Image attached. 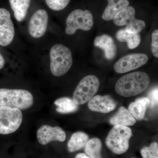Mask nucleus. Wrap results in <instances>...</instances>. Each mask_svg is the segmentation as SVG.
I'll use <instances>...</instances> for the list:
<instances>
[{
  "label": "nucleus",
  "mask_w": 158,
  "mask_h": 158,
  "mask_svg": "<svg viewBox=\"0 0 158 158\" xmlns=\"http://www.w3.org/2000/svg\"><path fill=\"white\" fill-rule=\"evenodd\" d=\"M135 9L128 6L119 11L113 18V22L117 26L127 25L135 19Z\"/></svg>",
  "instance_id": "nucleus-19"
},
{
  "label": "nucleus",
  "mask_w": 158,
  "mask_h": 158,
  "mask_svg": "<svg viewBox=\"0 0 158 158\" xmlns=\"http://www.w3.org/2000/svg\"><path fill=\"white\" fill-rule=\"evenodd\" d=\"M50 70L55 77L64 75L73 65L72 55L68 48L62 44H55L50 52Z\"/></svg>",
  "instance_id": "nucleus-3"
},
{
  "label": "nucleus",
  "mask_w": 158,
  "mask_h": 158,
  "mask_svg": "<svg viewBox=\"0 0 158 158\" xmlns=\"http://www.w3.org/2000/svg\"><path fill=\"white\" fill-rule=\"evenodd\" d=\"M70 0H45L49 8L54 11H60L65 9Z\"/></svg>",
  "instance_id": "nucleus-25"
},
{
  "label": "nucleus",
  "mask_w": 158,
  "mask_h": 158,
  "mask_svg": "<svg viewBox=\"0 0 158 158\" xmlns=\"http://www.w3.org/2000/svg\"><path fill=\"white\" fill-rule=\"evenodd\" d=\"M132 135L131 130L128 127L115 125L107 136L106 145L114 153L122 154L128 149Z\"/></svg>",
  "instance_id": "nucleus-4"
},
{
  "label": "nucleus",
  "mask_w": 158,
  "mask_h": 158,
  "mask_svg": "<svg viewBox=\"0 0 158 158\" xmlns=\"http://www.w3.org/2000/svg\"><path fill=\"white\" fill-rule=\"evenodd\" d=\"M102 142L99 138H91L85 145V152L90 158H102Z\"/></svg>",
  "instance_id": "nucleus-22"
},
{
  "label": "nucleus",
  "mask_w": 158,
  "mask_h": 158,
  "mask_svg": "<svg viewBox=\"0 0 158 158\" xmlns=\"http://www.w3.org/2000/svg\"><path fill=\"white\" fill-rule=\"evenodd\" d=\"M152 51L155 57H158V30L153 31L152 35Z\"/></svg>",
  "instance_id": "nucleus-27"
},
{
  "label": "nucleus",
  "mask_w": 158,
  "mask_h": 158,
  "mask_svg": "<svg viewBox=\"0 0 158 158\" xmlns=\"http://www.w3.org/2000/svg\"><path fill=\"white\" fill-rule=\"evenodd\" d=\"M75 158H90V157L88 156L87 155L83 153H79L76 156Z\"/></svg>",
  "instance_id": "nucleus-29"
},
{
  "label": "nucleus",
  "mask_w": 158,
  "mask_h": 158,
  "mask_svg": "<svg viewBox=\"0 0 158 158\" xmlns=\"http://www.w3.org/2000/svg\"><path fill=\"white\" fill-rule=\"evenodd\" d=\"M88 106L91 111L107 113L115 110L116 103L110 95L102 96L97 95L88 102Z\"/></svg>",
  "instance_id": "nucleus-12"
},
{
  "label": "nucleus",
  "mask_w": 158,
  "mask_h": 158,
  "mask_svg": "<svg viewBox=\"0 0 158 158\" xmlns=\"http://www.w3.org/2000/svg\"><path fill=\"white\" fill-rule=\"evenodd\" d=\"M116 37L120 42L127 43L128 48L130 49L135 48L141 41V36L139 34L128 33L125 29L117 31Z\"/></svg>",
  "instance_id": "nucleus-20"
},
{
  "label": "nucleus",
  "mask_w": 158,
  "mask_h": 158,
  "mask_svg": "<svg viewBox=\"0 0 158 158\" xmlns=\"http://www.w3.org/2000/svg\"><path fill=\"white\" fill-rule=\"evenodd\" d=\"M48 16L44 9H39L31 17L29 23L30 35L35 38H39L45 34L47 29Z\"/></svg>",
  "instance_id": "nucleus-10"
},
{
  "label": "nucleus",
  "mask_w": 158,
  "mask_h": 158,
  "mask_svg": "<svg viewBox=\"0 0 158 158\" xmlns=\"http://www.w3.org/2000/svg\"><path fill=\"white\" fill-rule=\"evenodd\" d=\"M5 65V60L0 53V69H2Z\"/></svg>",
  "instance_id": "nucleus-28"
},
{
  "label": "nucleus",
  "mask_w": 158,
  "mask_h": 158,
  "mask_svg": "<svg viewBox=\"0 0 158 158\" xmlns=\"http://www.w3.org/2000/svg\"><path fill=\"white\" fill-rule=\"evenodd\" d=\"M66 24L65 32L68 35H73L78 30L90 31L94 25L93 15L89 10L76 9L69 15Z\"/></svg>",
  "instance_id": "nucleus-5"
},
{
  "label": "nucleus",
  "mask_w": 158,
  "mask_h": 158,
  "mask_svg": "<svg viewBox=\"0 0 158 158\" xmlns=\"http://www.w3.org/2000/svg\"><path fill=\"white\" fill-rule=\"evenodd\" d=\"M34 104V97L28 90L24 89H0V107L27 110Z\"/></svg>",
  "instance_id": "nucleus-2"
},
{
  "label": "nucleus",
  "mask_w": 158,
  "mask_h": 158,
  "mask_svg": "<svg viewBox=\"0 0 158 158\" xmlns=\"http://www.w3.org/2000/svg\"><path fill=\"white\" fill-rule=\"evenodd\" d=\"M56 106V111L62 114H68L76 112L78 110V105L74 102L73 99L68 97H62L54 102Z\"/></svg>",
  "instance_id": "nucleus-21"
},
{
  "label": "nucleus",
  "mask_w": 158,
  "mask_h": 158,
  "mask_svg": "<svg viewBox=\"0 0 158 158\" xmlns=\"http://www.w3.org/2000/svg\"><path fill=\"white\" fill-rule=\"evenodd\" d=\"M148 99L149 100V106L151 107H154L157 106L158 103V87H156L151 90L148 93Z\"/></svg>",
  "instance_id": "nucleus-26"
},
{
  "label": "nucleus",
  "mask_w": 158,
  "mask_h": 158,
  "mask_svg": "<svg viewBox=\"0 0 158 158\" xmlns=\"http://www.w3.org/2000/svg\"><path fill=\"white\" fill-rule=\"evenodd\" d=\"M149 76L143 72L127 74L118 79L115 85L116 93L125 97L135 96L144 91L149 86Z\"/></svg>",
  "instance_id": "nucleus-1"
},
{
  "label": "nucleus",
  "mask_w": 158,
  "mask_h": 158,
  "mask_svg": "<svg viewBox=\"0 0 158 158\" xmlns=\"http://www.w3.org/2000/svg\"><path fill=\"white\" fill-rule=\"evenodd\" d=\"M145 23L143 20L135 19L126 26L125 30L131 34H139L145 27Z\"/></svg>",
  "instance_id": "nucleus-24"
},
{
  "label": "nucleus",
  "mask_w": 158,
  "mask_h": 158,
  "mask_svg": "<svg viewBox=\"0 0 158 158\" xmlns=\"http://www.w3.org/2000/svg\"><path fill=\"white\" fill-rule=\"evenodd\" d=\"M108 4L102 15L106 21L113 19L119 11L129 6V0H107Z\"/></svg>",
  "instance_id": "nucleus-15"
},
{
  "label": "nucleus",
  "mask_w": 158,
  "mask_h": 158,
  "mask_svg": "<svg viewBox=\"0 0 158 158\" xmlns=\"http://www.w3.org/2000/svg\"><path fill=\"white\" fill-rule=\"evenodd\" d=\"M10 6L14 12L15 18L18 22H22L25 19L31 0H9Z\"/></svg>",
  "instance_id": "nucleus-17"
},
{
  "label": "nucleus",
  "mask_w": 158,
  "mask_h": 158,
  "mask_svg": "<svg viewBox=\"0 0 158 158\" xmlns=\"http://www.w3.org/2000/svg\"><path fill=\"white\" fill-rule=\"evenodd\" d=\"M89 140V136L86 133L78 131L73 133L67 144L69 152H73L85 147Z\"/></svg>",
  "instance_id": "nucleus-18"
},
{
  "label": "nucleus",
  "mask_w": 158,
  "mask_h": 158,
  "mask_svg": "<svg viewBox=\"0 0 158 158\" xmlns=\"http://www.w3.org/2000/svg\"><path fill=\"white\" fill-rule=\"evenodd\" d=\"M141 154L143 158H158V143L153 142L148 147L143 148Z\"/></svg>",
  "instance_id": "nucleus-23"
},
{
  "label": "nucleus",
  "mask_w": 158,
  "mask_h": 158,
  "mask_svg": "<svg viewBox=\"0 0 158 158\" xmlns=\"http://www.w3.org/2000/svg\"><path fill=\"white\" fill-rule=\"evenodd\" d=\"M37 139L40 144L46 145L53 141L63 142L66 139V134L59 127H55L44 125L37 131Z\"/></svg>",
  "instance_id": "nucleus-11"
},
{
  "label": "nucleus",
  "mask_w": 158,
  "mask_h": 158,
  "mask_svg": "<svg viewBox=\"0 0 158 158\" xmlns=\"http://www.w3.org/2000/svg\"><path fill=\"white\" fill-rule=\"evenodd\" d=\"M99 80L94 75H88L81 80L74 91L73 100L77 105L86 103L98 91Z\"/></svg>",
  "instance_id": "nucleus-6"
},
{
  "label": "nucleus",
  "mask_w": 158,
  "mask_h": 158,
  "mask_svg": "<svg viewBox=\"0 0 158 158\" xmlns=\"http://www.w3.org/2000/svg\"><path fill=\"white\" fill-rule=\"evenodd\" d=\"M94 45L104 51L106 59L112 60L116 56L117 47L113 38L107 34L98 36L94 40Z\"/></svg>",
  "instance_id": "nucleus-13"
},
{
  "label": "nucleus",
  "mask_w": 158,
  "mask_h": 158,
  "mask_svg": "<svg viewBox=\"0 0 158 158\" xmlns=\"http://www.w3.org/2000/svg\"><path fill=\"white\" fill-rule=\"evenodd\" d=\"M148 60V57L145 54H130L122 57L117 61L114 65V69L117 73H126L145 65Z\"/></svg>",
  "instance_id": "nucleus-8"
},
{
  "label": "nucleus",
  "mask_w": 158,
  "mask_h": 158,
  "mask_svg": "<svg viewBox=\"0 0 158 158\" xmlns=\"http://www.w3.org/2000/svg\"><path fill=\"white\" fill-rule=\"evenodd\" d=\"M23 121L21 110L9 107H0V134L7 135L16 131Z\"/></svg>",
  "instance_id": "nucleus-7"
},
{
  "label": "nucleus",
  "mask_w": 158,
  "mask_h": 158,
  "mask_svg": "<svg viewBox=\"0 0 158 158\" xmlns=\"http://www.w3.org/2000/svg\"></svg>",
  "instance_id": "nucleus-30"
},
{
  "label": "nucleus",
  "mask_w": 158,
  "mask_h": 158,
  "mask_svg": "<svg viewBox=\"0 0 158 158\" xmlns=\"http://www.w3.org/2000/svg\"><path fill=\"white\" fill-rule=\"evenodd\" d=\"M110 123L113 125H121L131 126L136 123V119L130 113L128 110L124 107L122 106L118 109L117 113L110 118Z\"/></svg>",
  "instance_id": "nucleus-14"
},
{
  "label": "nucleus",
  "mask_w": 158,
  "mask_h": 158,
  "mask_svg": "<svg viewBox=\"0 0 158 158\" xmlns=\"http://www.w3.org/2000/svg\"><path fill=\"white\" fill-rule=\"evenodd\" d=\"M149 105V100L148 98H139L130 104L128 111L136 119L141 120L144 118Z\"/></svg>",
  "instance_id": "nucleus-16"
},
{
  "label": "nucleus",
  "mask_w": 158,
  "mask_h": 158,
  "mask_svg": "<svg viewBox=\"0 0 158 158\" xmlns=\"http://www.w3.org/2000/svg\"><path fill=\"white\" fill-rule=\"evenodd\" d=\"M15 36L14 24L10 12L0 8V45L7 46L13 41Z\"/></svg>",
  "instance_id": "nucleus-9"
}]
</instances>
